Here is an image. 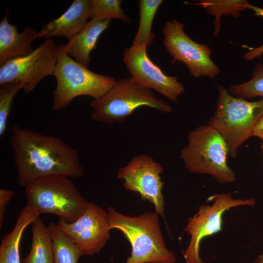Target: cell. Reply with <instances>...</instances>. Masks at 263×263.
Returning a JSON list of instances; mask_svg holds the SVG:
<instances>
[{"instance_id": "obj_7", "label": "cell", "mask_w": 263, "mask_h": 263, "mask_svg": "<svg viewBox=\"0 0 263 263\" xmlns=\"http://www.w3.org/2000/svg\"><path fill=\"white\" fill-rule=\"evenodd\" d=\"M91 106L92 119L106 124L122 122L142 106H148L165 113L172 111L169 104L158 98L151 90L131 76L116 81L105 94L94 99Z\"/></svg>"}, {"instance_id": "obj_5", "label": "cell", "mask_w": 263, "mask_h": 263, "mask_svg": "<svg viewBox=\"0 0 263 263\" xmlns=\"http://www.w3.org/2000/svg\"><path fill=\"white\" fill-rule=\"evenodd\" d=\"M52 175L36 180L25 187L27 205L40 215L51 213L72 223L87 209L88 202L69 178Z\"/></svg>"}, {"instance_id": "obj_30", "label": "cell", "mask_w": 263, "mask_h": 263, "mask_svg": "<svg viewBox=\"0 0 263 263\" xmlns=\"http://www.w3.org/2000/svg\"><path fill=\"white\" fill-rule=\"evenodd\" d=\"M261 149H262V151L263 152V141L262 144H261Z\"/></svg>"}, {"instance_id": "obj_17", "label": "cell", "mask_w": 263, "mask_h": 263, "mask_svg": "<svg viewBox=\"0 0 263 263\" xmlns=\"http://www.w3.org/2000/svg\"><path fill=\"white\" fill-rule=\"evenodd\" d=\"M39 215L28 205L21 209L12 230L1 238L0 263H21L19 249L22 235L25 228Z\"/></svg>"}, {"instance_id": "obj_11", "label": "cell", "mask_w": 263, "mask_h": 263, "mask_svg": "<svg viewBox=\"0 0 263 263\" xmlns=\"http://www.w3.org/2000/svg\"><path fill=\"white\" fill-rule=\"evenodd\" d=\"M163 172L161 164L150 156L140 154L133 157L126 166L120 168L117 177L123 180L124 188L139 194L143 200L152 203L155 213L163 217L164 202L160 174Z\"/></svg>"}, {"instance_id": "obj_6", "label": "cell", "mask_w": 263, "mask_h": 263, "mask_svg": "<svg viewBox=\"0 0 263 263\" xmlns=\"http://www.w3.org/2000/svg\"><path fill=\"white\" fill-rule=\"evenodd\" d=\"M228 150L221 134L209 125H202L190 132L188 144L181 151V158L190 172L208 174L221 184L236 180L227 163Z\"/></svg>"}, {"instance_id": "obj_27", "label": "cell", "mask_w": 263, "mask_h": 263, "mask_svg": "<svg viewBox=\"0 0 263 263\" xmlns=\"http://www.w3.org/2000/svg\"><path fill=\"white\" fill-rule=\"evenodd\" d=\"M252 136L258 137L263 141V114L254 126Z\"/></svg>"}, {"instance_id": "obj_3", "label": "cell", "mask_w": 263, "mask_h": 263, "mask_svg": "<svg viewBox=\"0 0 263 263\" xmlns=\"http://www.w3.org/2000/svg\"><path fill=\"white\" fill-rule=\"evenodd\" d=\"M56 87L53 93L52 109H66L75 98L82 95L99 98L114 85L113 77L96 74L76 61L58 45L57 62L54 74Z\"/></svg>"}, {"instance_id": "obj_25", "label": "cell", "mask_w": 263, "mask_h": 263, "mask_svg": "<svg viewBox=\"0 0 263 263\" xmlns=\"http://www.w3.org/2000/svg\"><path fill=\"white\" fill-rule=\"evenodd\" d=\"M247 9L253 11L254 14L256 16L263 17V8L253 5L249 3ZM263 55V44L259 47L245 53L243 56V57L246 61H252L255 58L261 57Z\"/></svg>"}, {"instance_id": "obj_29", "label": "cell", "mask_w": 263, "mask_h": 263, "mask_svg": "<svg viewBox=\"0 0 263 263\" xmlns=\"http://www.w3.org/2000/svg\"><path fill=\"white\" fill-rule=\"evenodd\" d=\"M148 263H167L160 262H150Z\"/></svg>"}, {"instance_id": "obj_9", "label": "cell", "mask_w": 263, "mask_h": 263, "mask_svg": "<svg viewBox=\"0 0 263 263\" xmlns=\"http://www.w3.org/2000/svg\"><path fill=\"white\" fill-rule=\"evenodd\" d=\"M58 45L48 38L28 55L10 59L0 66V85L13 82L24 84L32 92L45 77L54 75Z\"/></svg>"}, {"instance_id": "obj_4", "label": "cell", "mask_w": 263, "mask_h": 263, "mask_svg": "<svg viewBox=\"0 0 263 263\" xmlns=\"http://www.w3.org/2000/svg\"><path fill=\"white\" fill-rule=\"evenodd\" d=\"M216 110L208 125L223 137L228 155L235 158L240 146L252 136L253 129L263 114V98L250 102L231 94L227 89L218 86Z\"/></svg>"}, {"instance_id": "obj_21", "label": "cell", "mask_w": 263, "mask_h": 263, "mask_svg": "<svg viewBox=\"0 0 263 263\" xmlns=\"http://www.w3.org/2000/svg\"><path fill=\"white\" fill-rule=\"evenodd\" d=\"M248 4L244 0H203L194 4L202 6L209 15L215 17L214 35L216 36L221 27L222 16L231 15L238 18L241 12L247 9Z\"/></svg>"}, {"instance_id": "obj_12", "label": "cell", "mask_w": 263, "mask_h": 263, "mask_svg": "<svg viewBox=\"0 0 263 263\" xmlns=\"http://www.w3.org/2000/svg\"><path fill=\"white\" fill-rule=\"evenodd\" d=\"M57 226L76 245L82 256L98 253L110 238L107 212L88 202L85 212L75 222L59 220Z\"/></svg>"}, {"instance_id": "obj_1", "label": "cell", "mask_w": 263, "mask_h": 263, "mask_svg": "<svg viewBox=\"0 0 263 263\" xmlns=\"http://www.w3.org/2000/svg\"><path fill=\"white\" fill-rule=\"evenodd\" d=\"M10 144L17 171V183L25 187L52 175L78 178L84 174L77 151L60 138L12 126Z\"/></svg>"}, {"instance_id": "obj_20", "label": "cell", "mask_w": 263, "mask_h": 263, "mask_svg": "<svg viewBox=\"0 0 263 263\" xmlns=\"http://www.w3.org/2000/svg\"><path fill=\"white\" fill-rule=\"evenodd\" d=\"M53 241L54 263H77L82 256L76 245L54 223L48 226Z\"/></svg>"}, {"instance_id": "obj_23", "label": "cell", "mask_w": 263, "mask_h": 263, "mask_svg": "<svg viewBox=\"0 0 263 263\" xmlns=\"http://www.w3.org/2000/svg\"><path fill=\"white\" fill-rule=\"evenodd\" d=\"M121 0H91L90 18L92 19H117L126 23L132 22L121 8Z\"/></svg>"}, {"instance_id": "obj_24", "label": "cell", "mask_w": 263, "mask_h": 263, "mask_svg": "<svg viewBox=\"0 0 263 263\" xmlns=\"http://www.w3.org/2000/svg\"><path fill=\"white\" fill-rule=\"evenodd\" d=\"M24 84L21 82H13L0 85V136L7 129L8 117L11 112L13 99L16 94L23 89Z\"/></svg>"}, {"instance_id": "obj_16", "label": "cell", "mask_w": 263, "mask_h": 263, "mask_svg": "<svg viewBox=\"0 0 263 263\" xmlns=\"http://www.w3.org/2000/svg\"><path fill=\"white\" fill-rule=\"evenodd\" d=\"M111 19H93L78 33L68 38L63 45L66 53L77 62L87 66L92 59L90 54L95 48L97 40L109 27Z\"/></svg>"}, {"instance_id": "obj_2", "label": "cell", "mask_w": 263, "mask_h": 263, "mask_svg": "<svg viewBox=\"0 0 263 263\" xmlns=\"http://www.w3.org/2000/svg\"><path fill=\"white\" fill-rule=\"evenodd\" d=\"M107 214L110 230L122 232L132 246L126 263L175 262L174 254L166 246L157 213L148 212L130 217L109 207Z\"/></svg>"}, {"instance_id": "obj_15", "label": "cell", "mask_w": 263, "mask_h": 263, "mask_svg": "<svg viewBox=\"0 0 263 263\" xmlns=\"http://www.w3.org/2000/svg\"><path fill=\"white\" fill-rule=\"evenodd\" d=\"M8 11L0 22V66L6 61L31 53L32 43L38 38V33L34 29L25 26L19 33L18 27L11 24L8 20Z\"/></svg>"}, {"instance_id": "obj_10", "label": "cell", "mask_w": 263, "mask_h": 263, "mask_svg": "<svg viewBox=\"0 0 263 263\" xmlns=\"http://www.w3.org/2000/svg\"><path fill=\"white\" fill-rule=\"evenodd\" d=\"M184 27L176 19L166 22L162 30L164 46L174 61L186 65L192 76L214 78L220 69L210 58V48L192 40L184 32Z\"/></svg>"}, {"instance_id": "obj_19", "label": "cell", "mask_w": 263, "mask_h": 263, "mask_svg": "<svg viewBox=\"0 0 263 263\" xmlns=\"http://www.w3.org/2000/svg\"><path fill=\"white\" fill-rule=\"evenodd\" d=\"M162 0H140L139 23L138 30L132 40V45L150 46L153 41L154 35L151 31L152 24L156 13Z\"/></svg>"}, {"instance_id": "obj_22", "label": "cell", "mask_w": 263, "mask_h": 263, "mask_svg": "<svg viewBox=\"0 0 263 263\" xmlns=\"http://www.w3.org/2000/svg\"><path fill=\"white\" fill-rule=\"evenodd\" d=\"M232 95L241 98H263V64L259 63L252 72V77L244 83L231 85L227 89Z\"/></svg>"}, {"instance_id": "obj_13", "label": "cell", "mask_w": 263, "mask_h": 263, "mask_svg": "<svg viewBox=\"0 0 263 263\" xmlns=\"http://www.w3.org/2000/svg\"><path fill=\"white\" fill-rule=\"evenodd\" d=\"M123 62L131 77L141 85L176 102L185 91L175 76L164 74L149 57L147 48L132 45L123 50Z\"/></svg>"}, {"instance_id": "obj_8", "label": "cell", "mask_w": 263, "mask_h": 263, "mask_svg": "<svg viewBox=\"0 0 263 263\" xmlns=\"http://www.w3.org/2000/svg\"><path fill=\"white\" fill-rule=\"evenodd\" d=\"M212 205H202L194 216L189 218L185 230L190 236L189 244L184 253L186 263H203L199 255L202 240L222 230L223 215L230 208L240 206H253L254 199H235L229 193L216 194L208 198Z\"/></svg>"}, {"instance_id": "obj_18", "label": "cell", "mask_w": 263, "mask_h": 263, "mask_svg": "<svg viewBox=\"0 0 263 263\" xmlns=\"http://www.w3.org/2000/svg\"><path fill=\"white\" fill-rule=\"evenodd\" d=\"M32 233L31 250L23 263H54L51 234L39 217L32 224Z\"/></svg>"}, {"instance_id": "obj_28", "label": "cell", "mask_w": 263, "mask_h": 263, "mask_svg": "<svg viewBox=\"0 0 263 263\" xmlns=\"http://www.w3.org/2000/svg\"><path fill=\"white\" fill-rule=\"evenodd\" d=\"M257 263H263V253L259 255L257 259Z\"/></svg>"}, {"instance_id": "obj_14", "label": "cell", "mask_w": 263, "mask_h": 263, "mask_svg": "<svg viewBox=\"0 0 263 263\" xmlns=\"http://www.w3.org/2000/svg\"><path fill=\"white\" fill-rule=\"evenodd\" d=\"M91 7V0H73L59 17L44 25L38 33V38L64 37L69 38L73 36L88 22Z\"/></svg>"}, {"instance_id": "obj_26", "label": "cell", "mask_w": 263, "mask_h": 263, "mask_svg": "<svg viewBox=\"0 0 263 263\" xmlns=\"http://www.w3.org/2000/svg\"><path fill=\"white\" fill-rule=\"evenodd\" d=\"M14 195V192L10 189H0V229L3 226L6 208L8 204Z\"/></svg>"}]
</instances>
